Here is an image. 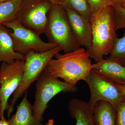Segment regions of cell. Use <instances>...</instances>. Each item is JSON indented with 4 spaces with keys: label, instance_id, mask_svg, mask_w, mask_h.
<instances>
[{
    "label": "cell",
    "instance_id": "obj_9",
    "mask_svg": "<svg viewBox=\"0 0 125 125\" xmlns=\"http://www.w3.org/2000/svg\"><path fill=\"white\" fill-rule=\"evenodd\" d=\"M25 67V60H16L0 64V97L3 114L10 108L9 98L21 83Z\"/></svg>",
    "mask_w": 125,
    "mask_h": 125
},
{
    "label": "cell",
    "instance_id": "obj_4",
    "mask_svg": "<svg viewBox=\"0 0 125 125\" xmlns=\"http://www.w3.org/2000/svg\"><path fill=\"white\" fill-rule=\"evenodd\" d=\"M62 51L60 47L42 52L30 51L25 55V67L21 83L13 94L10 108L7 111L10 117L13 111L14 107L18 99L27 92L30 85L37 81L45 70L49 61L55 55Z\"/></svg>",
    "mask_w": 125,
    "mask_h": 125
},
{
    "label": "cell",
    "instance_id": "obj_5",
    "mask_svg": "<svg viewBox=\"0 0 125 125\" xmlns=\"http://www.w3.org/2000/svg\"><path fill=\"white\" fill-rule=\"evenodd\" d=\"M77 90L76 85L61 81L44 70L37 80L35 101L32 105L34 116L42 122L48 104L54 96L61 92L75 93Z\"/></svg>",
    "mask_w": 125,
    "mask_h": 125
},
{
    "label": "cell",
    "instance_id": "obj_26",
    "mask_svg": "<svg viewBox=\"0 0 125 125\" xmlns=\"http://www.w3.org/2000/svg\"><path fill=\"white\" fill-rule=\"evenodd\" d=\"M52 4H60V0H49Z\"/></svg>",
    "mask_w": 125,
    "mask_h": 125
},
{
    "label": "cell",
    "instance_id": "obj_8",
    "mask_svg": "<svg viewBox=\"0 0 125 125\" xmlns=\"http://www.w3.org/2000/svg\"><path fill=\"white\" fill-rule=\"evenodd\" d=\"M85 82L89 87L90 98L88 104L91 109L98 102L110 103L115 109L125 97L115 83L92 70L86 77Z\"/></svg>",
    "mask_w": 125,
    "mask_h": 125
},
{
    "label": "cell",
    "instance_id": "obj_13",
    "mask_svg": "<svg viewBox=\"0 0 125 125\" xmlns=\"http://www.w3.org/2000/svg\"><path fill=\"white\" fill-rule=\"evenodd\" d=\"M8 29L0 25V64L16 60H25V56L16 52L13 40Z\"/></svg>",
    "mask_w": 125,
    "mask_h": 125
},
{
    "label": "cell",
    "instance_id": "obj_19",
    "mask_svg": "<svg viewBox=\"0 0 125 125\" xmlns=\"http://www.w3.org/2000/svg\"><path fill=\"white\" fill-rule=\"evenodd\" d=\"M115 29H125V8L120 5L114 6Z\"/></svg>",
    "mask_w": 125,
    "mask_h": 125
},
{
    "label": "cell",
    "instance_id": "obj_1",
    "mask_svg": "<svg viewBox=\"0 0 125 125\" xmlns=\"http://www.w3.org/2000/svg\"><path fill=\"white\" fill-rule=\"evenodd\" d=\"M54 57L55 59L49 61L45 70L72 85H76L80 80L85 81L93 69L91 58L83 47L63 54L58 52Z\"/></svg>",
    "mask_w": 125,
    "mask_h": 125
},
{
    "label": "cell",
    "instance_id": "obj_20",
    "mask_svg": "<svg viewBox=\"0 0 125 125\" xmlns=\"http://www.w3.org/2000/svg\"><path fill=\"white\" fill-rule=\"evenodd\" d=\"M92 14L95 13L108 6H113L109 0H87Z\"/></svg>",
    "mask_w": 125,
    "mask_h": 125
},
{
    "label": "cell",
    "instance_id": "obj_3",
    "mask_svg": "<svg viewBox=\"0 0 125 125\" xmlns=\"http://www.w3.org/2000/svg\"><path fill=\"white\" fill-rule=\"evenodd\" d=\"M44 33L48 42L60 47L64 53L81 47L72 30L66 11L60 4H52Z\"/></svg>",
    "mask_w": 125,
    "mask_h": 125
},
{
    "label": "cell",
    "instance_id": "obj_7",
    "mask_svg": "<svg viewBox=\"0 0 125 125\" xmlns=\"http://www.w3.org/2000/svg\"><path fill=\"white\" fill-rule=\"evenodd\" d=\"M3 25L12 30L10 34L13 40L15 50L23 55L25 56L30 51L43 52L57 46L43 41L40 35L24 27L14 19Z\"/></svg>",
    "mask_w": 125,
    "mask_h": 125
},
{
    "label": "cell",
    "instance_id": "obj_17",
    "mask_svg": "<svg viewBox=\"0 0 125 125\" xmlns=\"http://www.w3.org/2000/svg\"><path fill=\"white\" fill-rule=\"evenodd\" d=\"M60 4L64 9H69L90 20L92 14L87 0H60Z\"/></svg>",
    "mask_w": 125,
    "mask_h": 125
},
{
    "label": "cell",
    "instance_id": "obj_11",
    "mask_svg": "<svg viewBox=\"0 0 125 125\" xmlns=\"http://www.w3.org/2000/svg\"><path fill=\"white\" fill-rule=\"evenodd\" d=\"M92 70L115 83L125 85V66L118 62L103 59L93 64Z\"/></svg>",
    "mask_w": 125,
    "mask_h": 125
},
{
    "label": "cell",
    "instance_id": "obj_22",
    "mask_svg": "<svg viewBox=\"0 0 125 125\" xmlns=\"http://www.w3.org/2000/svg\"><path fill=\"white\" fill-rule=\"evenodd\" d=\"M116 84L118 89L121 91L122 93L123 94L125 97V85H120L116 83Z\"/></svg>",
    "mask_w": 125,
    "mask_h": 125
},
{
    "label": "cell",
    "instance_id": "obj_28",
    "mask_svg": "<svg viewBox=\"0 0 125 125\" xmlns=\"http://www.w3.org/2000/svg\"><path fill=\"white\" fill-rule=\"evenodd\" d=\"M121 6L122 7L125 8V0H122Z\"/></svg>",
    "mask_w": 125,
    "mask_h": 125
},
{
    "label": "cell",
    "instance_id": "obj_23",
    "mask_svg": "<svg viewBox=\"0 0 125 125\" xmlns=\"http://www.w3.org/2000/svg\"><path fill=\"white\" fill-rule=\"evenodd\" d=\"M0 125H11L9 120L5 118L0 119Z\"/></svg>",
    "mask_w": 125,
    "mask_h": 125
},
{
    "label": "cell",
    "instance_id": "obj_24",
    "mask_svg": "<svg viewBox=\"0 0 125 125\" xmlns=\"http://www.w3.org/2000/svg\"><path fill=\"white\" fill-rule=\"evenodd\" d=\"M112 4L114 6L117 5H121L122 0H109Z\"/></svg>",
    "mask_w": 125,
    "mask_h": 125
},
{
    "label": "cell",
    "instance_id": "obj_6",
    "mask_svg": "<svg viewBox=\"0 0 125 125\" xmlns=\"http://www.w3.org/2000/svg\"><path fill=\"white\" fill-rule=\"evenodd\" d=\"M52 5L49 0H22L14 19L40 35L45 32Z\"/></svg>",
    "mask_w": 125,
    "mask_h": 125
},
{
    "label": "cell",
    "instance_id": "obj_21",
    "mask_svg": "<svg viewBox=\"0 0 125 125\" xmlns=\"http://www.w3.org/2000/svg\"><path fill=\"white\" fill-rule=\"evenodd\" d=\"M116 112V125H125V99L119 104Z\"/></svg>",
    "mask_w": 125,
    "mask_h": 125
},
{
    "label": "cell",
    "instance_id": "obj_14",
    "mask_svg": "<svg viewBox=\"0 0 125 125\" xmlns=\"http://www.w3.org/2000/svg\"><path fill=\"white\" fill-rule=\"evenodd\" d=\"M9 120L11 125H43L33 116L32 105L28 99L27 92L17 106L15 114Z\"/></svg>",
    "mask_w": 125,
    "mask_h": 125
},
{
    "label": "cell",
    "instance_id": "obj_15",
    "mask_svg": "<svg viewBox=\"0 0 125 125\" xmlns=\"http://www.w3.org/2000/svg\"><path fill=\"white\" fill-rule=\"evenodd\" d=\"M93 117L96 125H116V112L108 102L99 101L93 109Z\"/></svg>",
    "mask_w": 125,
    "mask_h": 125
},
{
    "label": "cell",
    "instance_id": "obj_29",
    "mask_svg": "<svg viewBox=\"0 0 125 125\" xmlns=\"http://www.w3.org/2000/svg\"><path fill=\"white\" fill-rule=\"evenodd\" d=\"M10 0H0V2H5V1Z\"/></svg>",
    "mask_w": 125,
    "mask_h": 125
},
{
    "label": "cell",
    "instance_id": "obj_18",
    "mask_svg": "<svg viewBox=\"0 0 125 125\" xmlns=\"http://www.w3.org/2000/svg\"><path fill=\"white\" fill-rule=\"evenodd\" d=\"M106 60L125 66V29L123 37L116 39L112 52Z\"/></svg>",
    "mask_w": 125,
    "mask_h": 125
},
{
    "label": "cell",
    "instance_id": "obj_12",
    "mask_svg": "<svg viewBox=\"0 0 125 125\" xmlns=\"http://www.w3.org/2000/svg\"><path fill=\"white\" fill-rule=\"evenodd\" d=\"M69 115L75 119V125H96L93 117V110L88 102L77 98L72 99L68 104Z\"/></svg>",
    "mask_w": 125,
    "mask_h": 125
},
{
    "label": "cell",
    "instance_id": "obj_16",
    "mask_svg": "<svg viewBox=\"0 0 125 125\" xmlns=\"http://www.w3.org/2000/svg\"><path fill=\"white\" fill-rule=\"evenodd\" d=\"M22 0H10L0 2V25L14 19Z\"/></svg>",
    "mask_w": 125,
    "mask_h": 125
},
{
    "label": "cell",
    "instance_id": "obj_2",
    "mask_svg": "<svg viewBox=\"0 0 125 125\" xmlns=\"http://www.w3.org/2000/svg\"><path fill=\"white\" fill-rule=\"evenodd\" d=\"M90 21L92 43L85 49L90 58L97 62L103 59L104 56L110 54L115 40L118 37L115 29L114 7L107 6L92 14Z\"/></svg>",
    "mask_w": 125,
    "mask_h": 125
},
{
    "label": "cell",
    "instance_id": "obj_27",
    "mask_svg": "<svg viewBox=\"0 0 125 125\" xmlns=\"http://www.w3.org/2000/svg\"><path fill=\"white\" fill-rule=\"evenodd\" d=\"M54 122L53 119H49L48 122L46 123V125H54Z\"/></svg>",
    "mask_w": 125,
    "mask_h": 125
},
{
    "label": "cell",
    "instance_id": "obj_25",
    "mask_svg": "<svg viewBox=\"0 0 125 125\" xmlns=\"http://www.w3.org/2000/svg\"><path fill=\"white\" fill-rule=\"evenodd\" d=\"M4 118V114H2V105H1V100L0 97V119Z\"/></svg>",
    "mask_w": 125,
    "mask_h": 125
},
{
    "label": "cell",
    "instance_id": "obj_10",
    "mask_svg": "<svg viewBox=\"0 0 125 125\" xmlns=\"http://www.w3.org/2000/svg\"><path fill=\"white\" fill-rule=\"evenodd\" d=\"M64 9L75 38L81 47L87 49L90 46L92 42V28L90 20L73 10Z\"/></svg>",
    "mask_w": 125,
    "mask_h": 125
}]
</instances>
